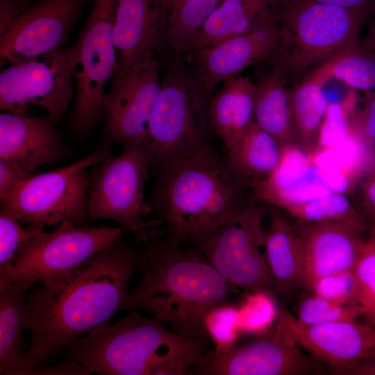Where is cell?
I'll return each instance as SVG.
<instances>
[{
    "label": "cell",
    "instance_id": "1",
    "mask_svg": "<svg viewBox=\"0 0 375 375\" xmlns=\"http://www.w3.org/2000/svg\"><path fill=\"white\" fill-rule=\"evenodd\" d=\"M148 249L122 237L67 274L28 290L29 356L49 360L91 329L110 323L122 307Z\"/></svg>",
    "mask_w": 375,
    "mask_h": 375
},
{
    "label": "cell",
    "instance_id": "2",
    "mask_svg": "<svg viewBox=\"0 0 375 375\" xmlns=\"http://www.w3.org/2000/svg\"><path fill=\"white\" fill-rule=\"evenodd\" d=\"M146 247L142 278L129 290L122 311L144 310L178 335L208 343L204 317L236 287L192 246L171 245L162 238Z\"/></svg>",
    "mask_w": 375,
    "mask_h": 375
},
{
    "label": "cell",
    "instance_id": "3",
    "mask_svg": "<svg viewBox=\"0 0 375 375\" xmlns=\"http://www.w3.org/2000/svg\"><path fill=\"white\" fill-rule=\"evenodd\" d=\"M151 205L165 240L181 246L238 215L253 197L209 143L154 176Z\"/></svg>",
    "mask_w": 375,
    "mask_h": 375
},
{
    "label": "cell",
    "instance_id": "4",
    "mask_svg": "<svg viewBox=\"0 0 375 375\" xmlns=\"http://www.w3.org/2000/svg\"><path fill=\"white\" fill-rule=\"evenodd\" d=\"M208 343L187 339L161 320L131 309L114 324L91 329L63 351L99 375H187Z\"/></svg>",
    "mask_w": 375,
    "mask_h": 375
},
{
    "label": "cell",
    "instance_id": "5",
    "mask_svg": "<svg viewBox=\"0 0 375 375\" xmlns=\"http://www.w3.org/2000/svg\"><path fill=\"white\" fill-rule=\"evenodd\" d=\"M372 15L315 0H273L262 15L271 40L265 62L292 88L356 47Z\"/></svg>",
    "mask_w": 375,
    "mask_h": 375
},
{
    "label": "cell",
    "instance_id": "6",
    "mask_svg": "<svg viewBox=\"0 0 375 375\" xmlns=\"http://www.w3.org/2000/svg\"><path fill=\"white\" fill-rule=\"evenodd\" d=\"M210 99L192 65L182 54L167 53L162 60L160 92L143 144L151 176L209 143L215 132Z\"/></svg>",
    "mask_w": 375,
    "mask_h": 375
},
{
    "label": "cell",
    "instance_id": "7",
    "mask_svg": "<svg viewBox=\"0 0 375 375\" xmlns=\"http://www.w3.org/2000/svg\"><path fill=\"white\" fill-rule=\"evenodd\" d=\"M122 153L112 156L90 167L89 213L86 225L101 219H112L131 231L137 243L149 247L165 237L162 222L147 220L153 212L144 199L145 183L149 176L142 145L124 146Z\"/></svg>",
    "mask_w": 375,
    "mask_h": 375
},
{
    "label": "cell",
    "instance_id": "8",
    "mask_svg": "<svg viewBox=\"0 0 375 375\" xmlns=\"http://www.w3.org/2000/svg\"><path fill=\"white\" fill-rule=\"evenodd\" d=\"M112 156L111 149H96L65 167L28 174L0 201L1 210L22 224L56 226L69 221L76 226L86 225L90 181L88 168Z\"/></svg>",
    "mask_w": 375,
    "mask_h": 375
},
{
    "label": "cell",
    "instance_id": "9",
    "mask_svg": "<svg viewBox=\"0 0 375 375\" xmlns=\"http://www.w3.org/2000/svg\"><path fill=\"white\" fill-rule=\"evenodd\" d=\"M261 202L253 197L235 217L187 243L236 288L276 297L273 276L261 251L265 235L262 224L267 213Z\"/></svg>",
    "mask_w": 375,
    "mask_h": 375
},
{
    "label": "cell",
    "instance_id": "10",
    "mask_svg": "<svg viewBox=\"0 0 375 375\" xmlns=\"http://www.w3.org/2000/svg\"><path fill=\"white\" fill-rule=\"evenodd\" d=\"M117 2L94 0L78 32L74 97L67 118L70 131L78 138H87L104 120L103 95L116 67L112 27Z\"/></svg>",
    "mask_w": 375,
    "mask_h": 375
},
{
    "label": "cell",
    "instance_id": "11",
    "mask_svg": "<svg viewBox=\"0 0 375 375\" xmlns=\"http://www.w3.org/2000/svg\"><path fill=\"white\" fill-rule=\"evenodd\" d=\"M78 59L77 42L68 47L1 69L0 108L29 115L40 108L58 122L74 97V74Z\"/></svg>",
    "mask_w": 375,
    "mask_h": 375
},
{
    "label": "cell",
    "instance_id": "12",
    "mask_svg": "<svg viewBox=\"0 0 375 375\" xmlns=\"http://www.w3.org/2000/svg\"><path fill=\"white\" fill-rule=\"evenodd\" d=\"M331 371L290 337L276 322L249 341L226 352L206 351L191 368L198 375H308Z\"/></svg>",
    "mask_w": 375,
    "mask_h": 375
},
{
    "label": "cell",
    "instance_id": "13",
    "mask_svg": "<svg viewBox=\"0 0 375 375\" xmlns=\"http://www.w3.org/2000/svg\"><path fill=\"white\" fill-rule=\"evenodd\" d=\"M128 231L120 225L76 226L65 221L19 247L15 260V280L51 282L74 269Z\"/></svg>",
    "mask_w": 375,
    "mask_h": 375
},
{
    "label": "cell",
    "instance_id": "14",
    "mask_svg": "<svg viewBox=\"0 0 375 375\" xmlns=\"http://www.w3.org/2000/svg\"><path fill=\"white\" fill-rule=\"evenodd\" d=\"M162 59L151 58L114 75L103 95V125L97 149L143 146L147 123L160 88Z\"/></svg>",
    "mask_w": 375,
    "mask_h": 375
},
{
    "label": "cell",
    "instance_id": "15",
    "mask_svg": "<svg viewBox=\"0 0 375 375\" xmlns=\"http://www.w3.org/2000/svg\"><path fill=\"white\" fill-rule=\"evenodd\" d=\"M93 1L38 0L28 6L0 33L1 69L63 48Z\"/></svg>",
    "mask_w": 375,
    "mask_h": 375
},
{
    "label": "cell",
    "instance_id": "16",
    "mask_svg": "<svg viewBox=\"0 0 375 375\" xmlns=\"http://www.w3.org/2000/svg\"><path fill=\"white\" fill-rule=\"evenodd\" d=\"M276 322L305 351L324 364L331 374L347 375L375 358V327L364 322L340 321L308 325L279 308Z\"/></svg>",
    "mask_w": 375,
    "mask_h": 375
},
{
    "label": "cell",
    "instance_id": "17",
    "mask_svg": "<svg viewBox=\"0 0 375 375\" xmlns=\"http://www.w3.org/2000/svg\"><path fill=\"white\" fill-rule=\"evenodd\" d=\"M169 15L163 0H118L112 27L116 52L114 75L147 60L162 59L166 56Z\"/></svg>",
    "mask_w": 375,
    "mask_h": 375
},
{
    "label": "cell",
    "instance_id": "18",
    "mask_svg": "<svg viewBox=\"0 0 375 375\" xmlns=\"http://www.w3.org/2000/svg\"><path fill=\"white\" fill-rule=\"evenodd\" d=\"M58 122L48 113L38 117L1 112L0 158L26 176L70 158L71 150L56 130Z\"/></svg>",
    "mask_w": 375,
    "mask_h": 375
},
{
    "label": "cell",
    "instance_id": "19",
    "mask_svg": "<svg viewBox=\"0 0 375 375\" xmlns=\"http://www.w3.org/2000/svg\"><path fill=\"white\" fill-rule=\"evenodd\" d=\"M292 224L303 249L302 290L310 293L313 283L326 275L353 269L367 235L344 223Z\"/></svg>",
    "mask_w": 375,
    "mask_h": 375
},
{
    "label": "cell",
    "instance_id": "20",
    "mask_svg": "<svg viewBox=\"0 0 375 375\" xmlns=\"http://www.w3.org/2000/svg\"><path fill=\"white\" fill-rule=\"evenodd\" d=\"M270 47V37L262 16L256 26L245 34L182 55L194 67L205 91L211 97L224 81L239 76L258 62H265Z\"/></svg>",
    "mask_w": 375,
    "mask_h": 375
},
{
    "label": "cell",
    "instance_id": "21",
    "mask_svg": "<svg viewBox=\"0 0 375 375\" xmlns=\"http://www.w3.org/2000/svg\"><path fill=\"white\" fill-rule=\"evenodd\" d=\"M33 283L30 279H16L0 292L1 375H46L51 362L28 356L30 345L23 337L30 319L26 295Z\"/></svg>",
    "mask_w": 375,
    "mask_h": 375
},
{
    "label": "cell",
    "instance_id": "22",
    "mask_svg": "<svg viewBox=\"0 0 375 375\" xmlns=\"http://www.w3.org/2000/svg\"><path fill=\"white\" fill-rule=\"evenodd\" d=\"M269 215L264 250L271 270L276 295L288 300L302 290V242L281 208L265 203Z\"/></svg>",
    "mask_w": 375,
    "mask_h": 375
},
{
    "label": "cell",
    "instance_id": "23",
    "mask_svg": "<svg viewBox=\"0 0 375 375\" xmlns=\"http://www.w3.org/2000/svg\"><path fill=\"white\" fill-rule=\"evenodd\" d=\"M254 85L248 76H238L222 83L210 99L209 115L215 132L227 151L241 138L253 122Z\"/></svg>",
    "mask_w": 375,
    "mask_h": 375
},
{
    "label": "cell",
    "instance_id": "24",
    "mask_svg": "<svg viewBox=\"0 0 375 375\" xmlns=\"http://www.w3.org/2000/svg\"><path fill=\"white\" fill-rule=\"evenodd\" d=\"M283 153L276 139L252 122L237 144L228 151L226 159L237 179L252 190L272 175Z\"/></svg>",
    "mask_w": 375,
    "mask_h": 375
},
{
    "label": "cell",
    "instance_id": "25",
    "mask_svg": "<svg viewBox=\"0 0 375 375\" xmlns=\"http://www.w3.org/2000/svg\"><path fill=\"white\" fill-rule=\"evenodd\" d=\"M253 85V122L274 137L283 151L298 147L292 126L288 88L271 70Z\"/></svg>",
    "mask_w": 375,
    "mask_h": 375
},
{
    "label": "cell",
    "instance_id": "26",
    "mask_svg": "<svg viewBox=\"0 0 375 375\" xmlns=\"http://www.w3.org/2000/svg\"><path fill=\"white\" fill-rule=\"evenodd\" d=\"M273 0H224L210 15L190 51L252 31Z\"/></svg>",
    "mask_w": 375,
    "mask_h": 375
},
{
    "label": "cell",
    "instance_id": "27",
    "mask_svg": "<svg viewBox=\"0 0 375 375\" xmlns=\"http://www.w3.org/2000/svg\"><path fill=\"white\" fill-rule=\"evenodd\" d=\"M288 90L297 146L307 154L313 153L329 103L322 85L311 80H304Z\"/></svg>",
    "mask_w": 375,
    "mask_h": 375
},
{
    "label": "cell",
    "instance_id": "28",
    "mask_svg": "<svg viewBox=\"0 0 375 375\" xmlns=\"http://www.w3.org/2000/svg\"><path fill=\"white\" fill-rule=\"evenodd\" d=\"M284 211L296 220L309 222H340L368 235L371 226L355 204L344 194L333 193L307 201L291 203Z\"/></svg>",
    "mask_w": 375,
    "mask_h": 375
},
{
    "label": "cell",
    "instance_id": "29",
    "mask_svg": "<svg viewBox=\"0 0 375 375\" xmlns=\"http://www.w3.org/2000/svg\"><path fill=\"white\" fill-rule=\"evenodd\" d=\"M224 0H180L170 10L165 41L168 51L186 53Z\"/></svg>",
    "mask_w": 375,
    "mask_h": 375
},
{
    "label": "cell",
    "instance_id": "30",
    "mask_svg": "<svg viewBox=\"0 0 375 375\" xmlns=\"http://www.w3.org/2000/svg\"><path fill=\"white\" fill-rule=\"evenodd\" d=\"M334 78L365 92L375 90V56L358 45L333 58L306 79L322 85Z\"/></svg>",
    "mask_w": 375,
    "mask_h": 375
},
{
    "label": "cell",
    "instance_id": "31",
    "mask_svg": "<svg viewBox=\"0 0 375 375\" xmlns=\"http://www.w3.org/2000/svg\"><path fill=\"white\" fill-rule=\"evenodd\" d=\"M14 217L0 210V292L15 280V260L19 247L44 231V226L29 223L23 227Z\"/></svg>",
    "mask_w": 375,
    "mask_h": 375
},
{
    "label": "cell",
    "instance_id": "32",
    "mask_svg": "<svg viewBox=\"0 0 375 375\" xmlns=\"http://www.w3.org/2000/svg\"><path fill=\"white\" fill-rule=\"evenodd\" d=\"M295 317L302 324L354 321L362 317L365 309L360 304H342L310 294L295 306Z\"/></svg>",
    "mask_w": 375,
    "mask_h": 375
},
{
    "label": "cell",
    "instance_id": "33",
    "mask_svg": "<svg viewBox=\"0 0 375 375\" xmlns=\"http://www.w3.org/2000/svg\"><path fill=\"white\" fill-rule=\"evenodd\" d=\"M241 335H257L276 322L278 308L276 297L262 291H248L238 306Z\"/></svg>",
    "mask_w": 375,
    "mask_h": 375
},
{
    "label": "cell",
    "instance_id": "34",
    "mask_svg": "<svg viewBox=\"0 0 375 375\" xmlns=\"http://www.w3.org/2000/svg\"><path fill=\"white\" fill-rule=\"evenodd\" d=\"M203 326L215 351H228L241 336L238 306L224 302L213 307L206 314Z\"/></svg>",
    "mask_w": 375,
    "mask_h": 375
},
{
    "label": "cell",
    "instance_id": "35",
    "mask_svg": "<svg viewBox=\"0 0 375 375\" xmlns=\"http://www.w3.org/2000/svg\"><path fill=\"white\" fill-rule=\"evenodd\" d=\"M358 303L365 309L364 321L375 327V228L371 227L354 268Z\"/></svg>",
    "mask_w": 375,
    "mask_h": 375
},
{
    "label": "cell",
    "instance_id": "36",
    "mask_svg": "<svg viewBox=\"0 0 375 375\" xmlns=\"http://www.w3.org/2000/svg\"><path fill=\"white\" fill-rule=\"evenodd\" d=\"M310 294L339 303L359 304L353 269L331 274L317 279Z\"/></svg>",
    "mask_w": 375,
    "mask_h": 375
},
{
    "label": "cell",
    "instance_id": "37",
    "mask_svg": "<svg viewBox=\"0 0 375 375\" xmlns=\"http://www.w3.org/2000/svg\"><path fill=\"white\" fill-rule=\"evenodd\" d=\"M350 122L342 103H328L319 128L316 152L337 148L350 135Z\"/></svg>",
    "mask_w": 375,
    "mask_h": 375
},
{
    "label": "cell",
    "instance_id": "38",
    "mask_svg": "<svg viewBox=\"0 0 375 375\" xmlns=\"http://www.w3.org/2000/svg\"><path fill=\"white\" fill-rule=\"evenodd\" d=\"M350 135L375 150V90L366 92L363 107L350 122Z\"/></svg>",
    "mask_w": 375,
    "mask_h": 375
},
{
    "label": "cell",
    "instance_id": "39",
    "mask_svg": "<svg viewBox=\"0 0 375 375\" xmlns=\"http://www.w3.org/2000/svg\"><path fill=\"white\" fill-rule=\"evenodd\" d=\"M356 208L375 228V167L364 175L357 187Z\"/></svg>",
    "mask_w": 375,
    "mask_h": 375
},
{
    "label": "cell",
    "instance_id": "40",
    "mask_svg": "<svg viewBox=\"0 0 375 375\" xmlns=\"http://www.w3.org/2000/svg\"><path fill=\"white\" fill-rule=\"evenodd\" d=\"M24 176L12 164L0 158V201L3 200Z\"/></svg>",
    "mask_w": 375,
    "mask_h": 375
},
{
    "label": "cell",
    "instance_id": "41",
    "mask_svg": "<svg viewBox=\"0 0 375 375\" xmlns=\"http://www.w3.org/2000/svg\"><path fill=\"white\" fill-rule=\"evenodd\" d=\"M38 0H0V28L5 30L28 6Z\"/></svg>",
    "mask_w": 375,
    "mask_h": 375
},
{
    "label": "cell",
    "instance_id": "42",
    "mask_svg": "<svg viewBox=\"0 0 375 375\" xmlns=\"http://www.w3.org/2000/svg\"><path fill=\"white\" fill-rule=\"evenodd\" d=\"M316 1L340 6L349 9L364 10L373 14L375 12V0H315Z\"/></svg>",
    "mask_w": 375,
    "mask_h": 375
},
{
    "label": "cell",
    "instance_id": "43",
    "mask_svg": "<svg viewBox=\"0 0 375 375\" xmlns=\"http://www.w3.org/2000/svg\"><path fill=\"white\" fill-rule=\"evenodd\" d=\"M347 375H375V358L362 362Z\"/></svg>",
    "mask_w": 375,
    "mask_h": 375
},
{
    "label": "cell",
    "instance_id": "44",
    "mask_svg": "<svg viewBox=\"0 0 375 375\" xmlns=\"http://www.w3.org/2000/svg\"><path fill=\"white\" fill-rule=\"evenodd\" d=\"M374 14L375 15V12ZM372 25L370 33L361 47L375 56V21Z\"/></svg>",
    "mask_w": 375,
    "mask_h": 375
},
{
    "label": "cell",
    "instance_id": "45",
    "mask_svg": "<svg viewBox=\"0 0 375 375\" xmlns=\"http://www.w3.org/2000/svg\"><path fill=\"white\" fill-rule=\"evenodd\" d=\"M167 8L170 10L180 0H163Z\"/></svg>",
    "mask_w": 375,
    "mask_h": 375
}]
</instances>
